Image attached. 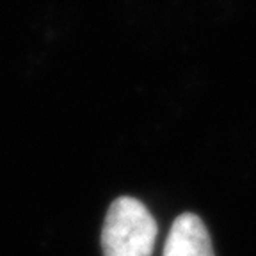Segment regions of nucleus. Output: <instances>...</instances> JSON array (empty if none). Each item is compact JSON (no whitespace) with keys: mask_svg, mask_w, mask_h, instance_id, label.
Masks as SVG:
<instances>
[{"mask_svg":"<svg viewBox=\"0 0 256 256\" xmlns=\"http://www.w3.org/2000/svg\"><path fill=\"white\" fill-rule=\"evenodd\" d=\"M156 222L136 198H120L110 204L102 232L105 256H152Z\"/></svg>","mask_w":256,"mask_h":256,"instance_id":"nucleus-1","label":"nucleus"},{"mask_svg":"<svg viewBox=\"0 0 256 256\" xmlns=\"http://www.w3.org/2000/svg\"><path fill=\"white\" fill-rule=\"evenodd\" d=\"M162 256H214L212 240L203 220L184 214L172 222Z\"/></svg>","mask_w":256,"mask_h":256,"instance_id":"nucleus-2","label":"nucleus"}]
</instances>
